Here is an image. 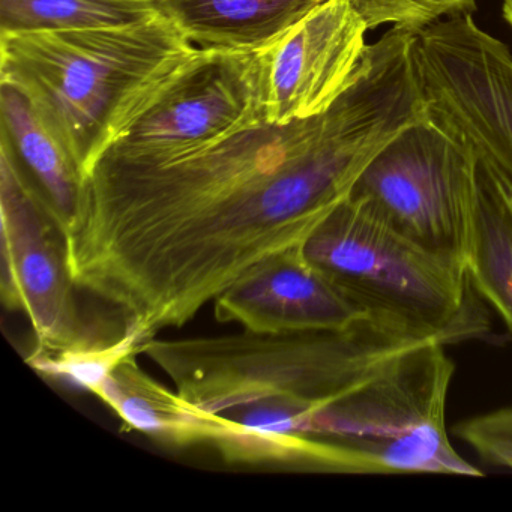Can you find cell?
<instances>
[{"label": "cell", "instance_id": "ba28073f", "mask_svg": "<svg viewBox=\"0 0 512 512\" xmlns=\"http://www.w3.org/2000/svg\"><path fill=\"white\" fill-rule=\"evenodd\" d=\"M427 115L469 143L512 187V55L470 14L416 31Z\"/></svg>", "mask_w": 512, "mask_h": 512}, {"label": "cell", "instance_id": "3957f363", "mask_svg": "<svg viewBox=\"0 0 512 512\" xmlns=\"http://www.w3.org/2000/svg\"><path fill=\"white\" fill-rule=\"evenodd\" d=\"M433 338L391 320L365 317L347 328L256 332L161 340L145 353L197 409L224 413L263 403L314 412L370 379L404 350Z\"/></svg>", "mask_w": 512, "mask_h": 512}, {"label": "cell", "instance_id": "d6986e66", "mask_svg": "<svg viewBox=\"0 0 512 512\" xmlns=\"http://www.w3.org/2000/svg\"><path fill=\"white\" fill-rule=\"evenodd\" d=\"M454 433L485 463L512 470V406L466 419Z\"/></svg>", "mask_w": 512, "mask_h": 512}, {"label": "cell", "instance_id": "7a4b0ae2", "mask_svg": "<svg viewBox=\"0 0 512 512\" xmlns=\"http://www.w3.org/2000/svg\"><path fill=\"white\" fill-rule=\"evenodd\" d=\"M197 47L158 16L124 28L0 32V82L89 173Z\"/></svg>", "mask_w": 512, "mask_h": 512}, {"label": "cell", "instance_id": "52a82bcc", "mask_svg": "<svg viewBox=\"0 0 512 512\" xmlns=\"http://www.w3.org/2000/svg\"><path fill=\"white\" fill-rule=\"evenodd\" d=\"M263 122L259 52L197 49L98 161L169 163Z\"/></svg>", "mask_w": 512, "mask_h": 512}, {"label": "cell", "instance_id": "e0dca14e", "mask_svg": "<svg viewBox=\"0 0 512 512\" xmlns=\"http://www.w3.org/2000/svg\"><path fill=\"white\" fill-rule=\"evenodd\" d=\"M143 341L134 331L124 328V334L109 343L62 352L35 349L26 362L41 376L61 380L74 388L95 394L104 380L131 355H139Z\"/></svg>", "mask_w": 512, "mask_h": 512}, {"label": "cell", "instance_id": "7c38bea8", "mask_svg": "<svg viewBox=\"0 0 512 512\" xmlns=\"http://www.w3.org/2000/svg\"><path fill=\"white\" fill-rule=\"evenodd\" d=\"M2 146L23 178L37 191L64 232L82 206L86 176L40 121L31 104L8 83L0 82Z\"/></svg>", "mask_w": 512, "mask_h": 512}, {"label": "cell", "instance_id": "8992f818", "mask_svg": "<svg viewBox=\"0 0 512 512\" xmlns=\"http://www.w3.org/2000/svg\"><path fill=\"white\" fill-rule=\"evenodd\" d=\"M475 166L472 146L425 113L371 160L350 196L413 244L466 268Z\"/></svg>", "mask_w": 512, "mask_h": 512}, {"label": "cell", "instance_id": "9a60e30c", "mask_svg": "<svg viewBox=\"0 0 512 512\" xmlns=\"http://www.w3.org/2000/svg\"><path fill=\"white\" fill-rule=\"evenodd\" d=\"M475 154L466 271L473 289L512 334V187L490 161Z\"/></svg>", "mask_w": 512, "mask_h": 512}, {"label": "cell", "instance_id": "4fadbf2b", "mask_svg": "<svg viewBox=\"0 0 512 512\" xmlns=\"http://www.w3.org/2000/svg\"><path fill=\"white\" fill-rule=\"evenodd\" d=\"M97 395L131 430L173 446L208 445L224 436L229 416L197 409L140 368L128 356L104 380Z\"/></svg>", "mask_w": 512, "mask_h": 512}, {"label": "cell", "instance_id": "9c48e42d", "mask_svg": "<svg viewBox=\"0 0 512 512\" xmlns=\"http://www.w3.org/2000/svg\"><path fill=\"white\" fill-rule=\"evenodd\" d=\"M0 209L2 302L29 317L35 349L62 352L121 337L100 334L86 319L68 265L64 229L5 152H0Z\"/></svg>", "mask_w": 512, "mask_h": 512}, {"label": "cell", "instance_id": "30bf717a", "mask_svg": "<svg viewBox=\"0 0 512 512\" xmlns=\"http://www.w3.org/2000/svg\"><path fill=\"white\" fill-rule=\"evenodd\" d=\"M368 31L352 0H323L259 50L266 124L284 125L325 113L355 76Z\"/></svg>", "mask_w": 512, "mask_h": 512}, {"label": "cell", "instance_id": "6da1fadb", "mask_svg": "<svg viewBox=\"0 0 512 512\" xmlns=\"http://www.w3.org/2000/svg\"><path fill=\"white\" fill-rule=\"evenodd\" d=\"M424 115L410 59L371 44L322 115L263 122L169 163L98 161L65 232L74 281L119 308L143 343L182 328L254 266L304 245Z\"/></svg>", "mask_w": 512, "mask_h": 512}, {"label": "cell", "instance_id": "8fae6325", "mask_svg": "<svg viewBox=\"0 0 512 512\" xmlns=\"http://www.w3.org/2000/svg\"><path fill=\"white\" fill-rule=\"evenodd\" d=\"M214 308L220 322L256 332L341 329L371 317L305 257L302 245L254 266Z\"/></svg>", "mask_w": 512, "mask_h": 512}, {"label": "cell", "instance_id": "277c9868", "mask_svg": "<svg viewBox=\"0 0 512 512\" xmlns=\"http://www.w3.org/2000/svg\"><path fill=\"white\" fill-rule=\"evenodd\" d=\"M302 250L368 316L445 346L487 332L466 268L413 244L358 197L341 202Z\"/></svg>", "mask_w": 512, "mask_h": 512}, {"label": "cell", "instance_id": "5bb4252c", "mask_svg": "<svg viewBox=\"0 0 512 512\" xmlns=\"http://www.w3.org/2000/svg\"><path fill=\"white\" fill-rule=\"evenodd\" d=\"M323 0H154L197 49L259 52Z\"/></svg>", "mask_w": 512, "mask_h": 512}, {"label": "cell", "instance_id": "ac0fdd59", "mask_svg": "<svg viewBox=\"0 0 512 512\" xmlns=\"http://www.w3.org/2000/svg\"><path fill=\"white\" fill-rule=\"evenodd\" d=\"M368 29L382 25L424 28L443 17L470 14L475 0H352Z\"/></svg>", "mask_w": 512, "mask_h": 512}, {"label": "cell", "instance_id": "5b68a950", "mask_svg": "<svg viewBox=\"0 0 512 512\" xmlns=\"http://www.w3.org/2000/svg\"><path fill=\"white\" fill-rule=\"evenodd\" d=\"M454 370L445 344H416L335 403L299 413L295 431L334 443L355 475L482 476L446 433Z\"/></svg>", "mask_w": 512, "mask_h": 512}, {"label": "cell", "instance_id": "ffe728a7", "mask_svg": "<svg viewBox=\"0 0 512 512\" xmlns=\"http://www.w3.org/2000/svg\"><path fill=\"white\" fill-rule=\"evenodd\" d=\"M503 17L512 29V0H502Z\"/></svg>", "mask_w": 512, "mask_h": 512}, {"label": "cell", "instance_id": "2e32d148", "mask_svg": "<svg viewBox=\"0 0 512 512\" xmlns=\"http://www.w3.org/2000/svg\"><path fill=\"white\" fill-rule=\"evenodd\" d=\"M158 16L154 0H0V32L124 28Z\"/></svg>", "mask_w": 512, "mask_h": 512}]
</instances>
